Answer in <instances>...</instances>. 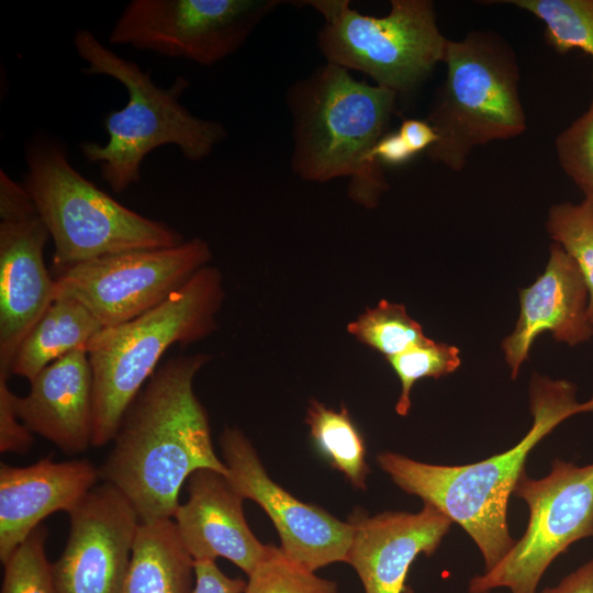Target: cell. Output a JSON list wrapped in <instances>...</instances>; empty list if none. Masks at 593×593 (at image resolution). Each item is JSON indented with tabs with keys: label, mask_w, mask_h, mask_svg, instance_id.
Returning a JSON list of instances; mask_svg holds the SVG:
<instances>
[{
	"label": "cell",
	"mask_w": 593,
	"mask_h": 593,
	"mask_svg": "<svg viewBox=\"0 0 593 593\" xmlns=\"http://www.w3.org/2000/svg\"><path fill=\"white\" fill-rule=\"evenodd\" d=\"M444 64L446 78L426 118L437 141L426 154L460 171L475 147L519 136L527 119L517 58L500 34L471 31L449 40Z\"/></svg>",
	"instance_id": "7"
},
{
	"label": "cell",
	"mask_w": 593,
	"mask_h": 593,
	"mask_svg": "<svg viewBox=\"0 0 593 593\" xmlns=\"http://www.w3.org/2000/svg\"><path fill=\"white\" fill-rule=\"evenodd\" d=\"M559 164L581 190L593 199V100L589 109L556 138Z\"/></svg>",
	"instance_id": "29"
},
{
	"label": "cell",
	"mask_w": 593,
	"mask_h": 593,
	"mask_svg": "<svg viewBox=\"0 0 593 593\" xmlns=\"http://www.w3.org/2000/svg\"><path fill=\"white\" fill-rule=\"evenodd\" d=\"M373 158L383 166H400L415 154L405 144L399 132L385 133L372 149Z\"/></svg>",
	"instance_id": "33"
},
{
	"label": "cell",
	"mask_w": 593,
	"mask_h": 593,
	"mask_svg": "<svg viewBox=\"0 0 593 593\" xmlns=\"http://www.w3.org/2000/svg\"><path fill=\"white\" fill-rule=\"evenodd\" d=\"M224 296L221 272L205 266L158 306L104 327L89 340L85 349L92 372V447L113 441L126 410L172 345L191 344L216 331Z\"/></svg>",
	"instance_id": "5"
},
{
	"label": "cell",
	"mask_w": 593,
	"mask_h": 593,
	"mask_svg": "<svg viewBox=\"0 0 593 593\" xmlns=\"http://www.w3.org/2000/svg\"><path fill=\"white\" fill-rule=\"evenodd\" d=\"M102 328L80 302L56 299L20 344L10 366V374L31 381L55 360L85 348Z\"/></svg>",
	"instance_id": "21"
},
{
	"label": "cell",
	"mask_w": 593,
	"mask_h": 593,
	"mask_svg": "<svg viewBox=\"0 0 593 593\" xmlns=\"http://www.w3.org/2000/svg\"><path fill=\"white\" fill-rule=\"evenodd\" d=\"M533 425L522 440L479 462L430 465L384 451L379 467L405 493L430 503L457 523L478 546L484 571L493 569L513 548L507 524L510 496L530 451L567 418L593 412V395L577 399V387L563 379L534 373L529 384Z\"/></svg>",
	"instance_id": "2"
},
{
	"label": "cell",
	"mask_w": 593,
	"mask_h": 593,
	"mask_svg": "<svg viewBox=\"0 0 593 593\" xmlns=\"http://www.w3.org/2000/svg\"><path fill=\"white\" fill-rule=\"evenodd\" d=\"M538 593H593V557L567 574L555 586H547Z\"/></svg>",
	"instance_id": "35"
},
{
	"label": "cell",
	"mask_w": 593,
	"mask_h": 593,
	"mask_svg": "<svg viewBox=\"0 0 593 593\" xmlns=\"http://www.w3.org/2000/svg\"><path fill=\"white\" fill-rule=\"evenodd\" d=\"M248 578L244 593H337L335 582L317 577L272 545Z\"/></svg>",
	"instance_id": "27"
},
{
	"label": "cell",
	"mask_w": 593,
	"mask_h": 593,
	"mask_svg": "<svg viewBox=\"0 0 593 593\" xmlns=\"http://www.w3.org/2000/svg\"><path fill=\"white\" fill-rule=\"evenodd\" d=\"M16 395L8 385V378L0 376V451L26 454L33 444V433L20 422Z\"/></svg>",
	"instance_id": "30"
},
{
	"label": "cell",
	"mask_w": 593,
	"mask_h": 593,
	"mask_svg": "<svg viewBox=\"0 0 593 593\" xmlns=\"http://www.w3.org/2000/svg\"><path fill=\"white\" fill-rule=\"evenodd\" d=\"M324 19L317 43L327 63L359 70L378 86L409 93L444 63L448 38L429 0H392L384 16L361 14L347 0H310Z\"/></svg>",
	"instance_id": "8"
},
{
	"label": "cell",
	"mask_w": 593,
	"mask_h": 593,
	"mask_svg": "<svg viewBox=\"0 0 593 593\" xmlns=\"http://www.w3.org/2000/svg\"><path fill=\"white\" fill-rule=\"evenodd\" d=\"M193 237L164 248L109 254L78 264L55 279V300L74 299L104 327L128 322L184 287L211 259Z\"/></svg>",
	"instance_id": "10"
},
{
	"label": "cell",
	"mask_w": 593,
	"mask_h": 593,
	"mask_svg": "<svg viewBox=\"0 0 593 593\" xmlns=\"http://www.w3.org/2000/svg\"><path fill=\"white\" fill-rule=\"evenodd\" d=\"M35 203L24 187L0 171L1 222H19L37 216Z\"/></svg>",
	"instance_id": "31"
},
{
	"label": "cell",
	"mask_w": 593,
	"mask_h": 593,
	"mask_svg": "<svg viewBox=\"0 0 593 593\" xmlns=\"http://www.w3.org/2000/svg\"><path fill=\"white\" fill-rule=\"evenodd\" d=\"M545 25V38L558 53L579 49L593 58V0H508Z\"/></svg>",
	"instance_id": "23"
},
{
	"label": "cell",
	"mask_w": 593,
	"mask_h": 593,
	"mask_svg": "<svg viewBox=\"0 0 593 593\" xmlns=\"http://www.w3.org/2000/svg\"><path fill=\"white\" fill-rule=\"evenodd\" d=\"M347 331L387 360L430 339L425 336L421 324L407 314L405 305L387 300L367 309L348 324Z\"/></svg>",
	"instance_id": "24"
},
{
	"label": "cell",
	"mask_w": 593,
	"mask_h": 593,
	"mask_svg": "<svg viewBox=\"0 0 593 593\" xmlns=\"http://www.w3.org/2000/svg\"><path fill=\"white\" fill-rule=\"evenodd\" d=\"M519 305L515 327L502 342L512 379L518 377L534 340L541 333L549 332L555 340L571 347L593 337L586 284L574 261L556 243L550 246L544 272L519 290Z\"/></svg>",
	"instance_id": "15"
},
{
	"label": "cell",
	"mask_w": 593,
	"mask_h": 593,
	"mask_svg": "<svg viewBox=\"0 0 593 593\" xmlns=\"http://www.w3.org/2000/svg\"><path fill=\"white\" fill-rule=\"evenodd\" d=\"M546 227L553 243L569 255L582 275L589 292V320L593 326V199L552 205Z\"/></svg>",
	"instance_id": "25"
},
{
	"label": "cell",
	"mask_w": 593,
	"mask_h": 593,
	"mask_svg": "<svg viewBox=\"0 0 593 593\" xmlns=\"http://www.w3.org/2000/svg\"><path fill=\"white\" fill-rule=\"evenodd\" d=\"M192 593H244L247 583L224 574L213 560L194 561Z\"/></svg>",
	"instance_id": "32"
},
{
	"label": "cell",
	"mask_w": 593,
	"mask_h": 593,
	"mask_svg": "<svg viewBox=\"0 0 593 593\" xmlns=\"http://www.w3.org/2000/svg\"><path fill=\"white\" fill-rule=\"evenodd\" d=\"M47 529L42 524L3 563L1 593H57L52 563L45 555Z\"/></svg>",
	"instance_id": "28"
},
{
	"label": "cell",
	"mask_w": 593,
	"mask_h": 593,
	"mask_svg": "<svg viewBox=\"0 0 593 593\" xmlns=\"http://www.w3.org/2000/svg\"><path fill=\"white\" fill-rule=\"evenodd\" d=\"M210 359L206 354L176 356L158 367L126 410L99 468L100 479L130 502L141 523L174 517L181 485L194 471L227 475L193 390Z\"/></svg>",
	"instance_id": "1"
},
{
	"label": "cell",
	"mask_w": 593,
	"mask_h": 593,
	"mask_svg": "<svg viewBox=\"0 0 593 593\" xmlns=\"http://www.w3.org/2000/svg\"><path fill=\"white\" fill-rule=\"evenodd\" d=\"M513 494L528 506L526 530L493 569L470 579L469 593L499 588L537 593L541 577L558 556L575 541L593 538V463L578 466L556 458L541 479L524 472Z\"/></svg>",
	"instance_id": "9"
},
{
	"label": "cell",
	"mask_w": 593,
	"mask_h": 593,
	"mask_svg": "<svg viewBox=\"0 0 593 593\" xmlns=\"http://www.w3.org/2000/svg\"><path fill=\"white\" fill-rule=\"evenodd\" d=\"M25 158L23 184L54 242L56 276L100 256L184 240L170 225L126 208L80 175L61 144L34 139Z\"/></svg>",
	"instance_id": "6"
},
{
	"label": "cell",
	"mask_w": 593,
	"mask_h": 593,
	"mask_svg": "<svg viewBox=\"0 0 593 593\" xmlns=\"http://www.w3.org/2000/svg\"><path fill=\"white\" fill-rule=\"evenodd\" d=\"M30 384L26 395H16L21 422L66 454H79L91 446L92 372L86 349L55 360Z\"/></svg>",
	"instance_id": "19"
},
{
	"label": "cell",
	"mask_w": 593,
	"mask_h": 593,
	"mask_svg": "<svg viewBox=\"0 0 593 593\" xmlns=\"http://www.w3.org/2000/svg\"><path fill=\"white\" fill-rule=\"evenodd\" d=\"M398 132L415 155L426 152L437 141L436 132L426 120L405 119Z\"/></svg>",
	"instance_id": "34"
},
{
	"label": "cell",
	"mask_w": 593,
	"mask_h": 593,
	"mask_svg": "<svg viewBox=\"0 0 593 593\" xmlns=\"http://www.w3.org/2000/svg\"><path fill=\"white\" fill-rule=\"evenodd\" d=\"M396 97L329 63L296 82L288 93L294 172L317 182L348 177L349 197L374 208L388 183L372 149L387 133Z\"/></svg>",
	"instance_id": "3"
},
{
	"label": "cell",
	"mask_w": 593,
	"mask_h": 593,
	"mask_svg": "<svg viewBox=\"0 0 593 593\" xmlns=\"http://www.w3.org/2000/svg\"><path fill=\"white\" fill-rule=\"evenodd\" d=\"M68 514L67 544L52 563L57 593H122L141 523L133 506L103 482Z\"/></svg>",
	"instance_id": "13"
},
{
	"label": "cell",
	"mask_w": 593,
	"mask_h": 593,
	"mask_svg": "<svg viewBox=\"0 0 593 593\" xmlns=\"http://www.w3.org/2000/svg\"><path fill=\"white\" fill-rule=\"evenodd\" d=\"M279 0H132L109 42L201 65L236 52Z\"/></svg>",
	"instance_id": "11"
},
{
	"label": "cell",
	"mask_w": 593,
	"mask_h": 593,
	"mask_svg": "<svg viewBox=\"0 0 593 593\" xmlns=\"http://www.w3.org/2000/svg\"><path fill=\"white\" fill-rule=\"evenodd\" d=\"M99 468L88 460L55 462L45 457L27 467L0 466V560L4 563L48 515L69 512L96 486Z\"/></svg>",
	"instance_id": "18"
},
{
	"label": "cell",
	"mask_w": 593,
	"mask_h": 593,
	"mask_svg": "<svg viewBox=\"0 0 593 593\" xmlns=\"http://www.w3.org/2000/svg\"><path fill=\"white\" fill-rule=\"evenodd\" d=\"M305 423L316 450L329 466L343 473L354 488L366 490L369 474L366 445L349 411L345 406L336 411L313 399Z\"/></svg>",
	"instance_id": "22"
},
{
	"label": "cell",
	"mask_w": 593,
	"mask_h": 593,
	"mask_svg": "<svg viewBox=\"0 0 593 593\" xmlns=\"http://www.w3.org/2000/svg\"><path fill=\"white\" fill-rule=\"evenodd\" d=\"M188 501L174 517L179 537L194 561L223 557L250 575L270 545L260 542L246 523L244 499L225 474L200 469L188 478Z\"/></svg>",
	"instance_id": "17"
},
{
	"label": "cell",
	"mask_w": 593,
	"mask_h": 593,
	"mask_svg": "<svg viewBox=\"0 0 593 593\" xmlns=\"http://www.w3.org/2000/svg\"><path fill=\"white\" fill-rule=\"evenodd\" d=\"M220 445L228 481L244 500H253L266 512L286 556L311 571L345 562L353 534L348 522L300 501L272 481L238 428L225 427Z\"/></svg>",
	"instance_id": "12"
},
{
	"label": "cell",
	"mask_w": 593,
	"mask_h": 593,
	"mask_svg": "<svg viewBox=\"0 0 593 593\" xmlns=\"http://www.w3.org/2000/svg\"><path fill=\"white\" fill-rule=\"evenodd\" d=\"M193 574L175 521L139 523L122 593H191Z\"/></svg>",
	"instance_id": "20"
},
{
	"label": "cell",
	"mask_w": 593,
	"mask_h": 593,
	"mask_svg": "<svg viewBox=\"0 0 593 593\" xmlns=\"http://www.w3.org/2000/svg\"><path fill=\"white\" fill-rule=\"evenodd\" d=\"M396 373L401 392L395 412L406 416L411 410V392L416 381L424 378L439 379L455 372L461 365L458 347L437 343L432 338L388 359Z\"/></svg>",
	"instance_id": "26"
},
{
	"label": "cell",
	"mask_w": 593,
	"mask_h": 593,
	"mask_svg": "<svg viewBox=\"0 0 593 593\" xmlns=\"http://www.w3.org/2000/svg\"><path fill=\"white\" fill-rule=\"evenodd\" d=\"M49 233L40 216L0 223V376L20 344L55 300L44 262Z\"/></svg>",
	"instance_id": "16"
},
{
	"label": "cell",
	"mask_w": 593,
	"mask_h": 593,
	"mask_svg": "<svg viewBox=\"0 0 593 593\" xmlns=\"http://www.w3.org/2000/svg\"><path fill=\"white\" fill-rule=\"evenodd\" d=\"M74 45L86 61V75L109 76L121 82L128 94L126 105L103 119L108 142H82L83 158L99 166L100 176L114 193H122L141 180V166L153 150L175 145L184 158L198 161L211 154L227 135L223 124L198 118L179 98L189 81L178 76L171 87H158L141 67L104 46L96 35L81 29Z\"/></svg>",
	"instance_id": "4"
},
{
	"label": "cell",
	"mask_w": 593,
	"mask_h": 593,
	"mask_svg": "<svg viewBox=\"0 0 593 593\" xmlns=\"http://www.w3.org/2000/svg\"><path fill=\"white\" fill-rule=\"evenodd\" d=\"M418 513L382 512L369 516L356 508L345 562L357 572L365 593H404L411 564L418 555L432 556L452 521L430 503Z\"/></svg>",
	"instance_id": "14"
}]
</instances>
